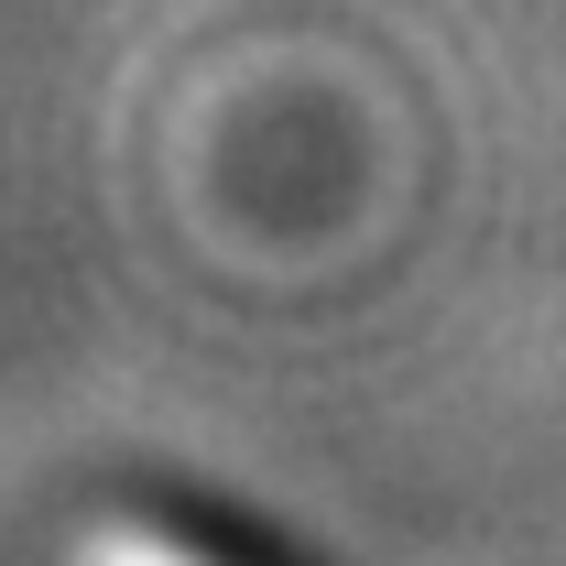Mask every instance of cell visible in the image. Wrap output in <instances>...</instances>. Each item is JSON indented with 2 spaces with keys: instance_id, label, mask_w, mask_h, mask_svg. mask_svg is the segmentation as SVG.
Segmentation results:
<instances>
[{
  "instance_id": "cell-1",
  "label": "cell",
  "mask_w": 566,
  "mask_h": 566,
  "mask_svg": "<svg viewBox=\"0 0 566 566\" xmlns=\"http://www.w3.org/2000/svg\"><path fill=\"white\" fill-rule=\"evenodd\" d=\"M98 566H186V556H164V545H98Z\"/></svg>"
}]
</instances>
